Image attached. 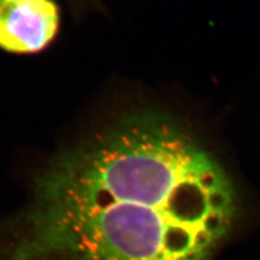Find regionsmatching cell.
<instances>
[{
  "mask_svg": "<svg viewBox=\"0 0 260 260\" xmlns=\"http://www.w3.org/2000/svg\"><path fill=\"white\" fill-rule=\"evenodd\" d=\"M230 175L156 107L114 113L48 162L0 260H210L238 216Z\"/></svg>",
  "mask_w": 260,
  "mask_h": 260,
  "instance_id": "6da1fadb",
  "label": "cell"
},
{
  "mask_svg": "<svg viewBox=\"0 0 260 260\" xmlns=\"http://www.w3.org/2000/svg\"><path fill=\"white\" fill-rule=\"evenodd\" d=\"M55 0H0V50L16 55L45 51L59 35Z\"/></svg>",
  "mask_w": 260,
  "mask_h": 260,
  "instance_id": "7a4b0ae2",
  "label": "cell"
},
{
  "mask_svg": "<svg viewBox=\"0 0 260 260\" xmlns=\"http://www.w3.org/2000/svg\"><path fill=\"white\" fill-rule=\"evenodd\" d=\"M77 11L89 9H99L102 7V0H68Z\"/></svg>",
  "mask_w": 260,
  "mask_h": 260,
  "instance_id": "3957f363",
  "label": "cell"
}]
</instances>
